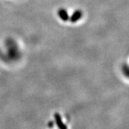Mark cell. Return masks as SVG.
I'll use <instances>...</instances> for the list:
<instances>
[{
    "mask_svg": "<svg viewBox=\"0 0 129 129\" xmlns=\"http://www.w3.org/2000/svg\"><path fill=\"white\" fill-rule=\"evenodd\" d=\"M83 16V12L80 10H77L74 12L72 17H70V22H76L79 19H80Z\"/></svg>",
    "mask_w": 129,
    "mask_h": 129,
    "instance_id": "6da1fadb",
    "label": "cell"
},
{
    "mask_svg": "<svg viewBox=\"0 0 129 129\" xmlns=\"http://www.w3.org/2000/svg\"><path fill=\"white\" fill-rule=\"evenodd\" d=\"M58 16L64 22H67L69 20V15L64 9H60L58 10Z\"/></svg>",
    "mask_w": 129,
    "mask_h": 129,
    "instance_id": "7a4b0ae2",
    "label": "cell"
}]
</instances>
